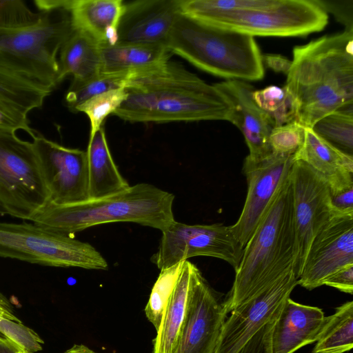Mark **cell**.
I'll return each mask as SVG.
<instances>
[{
  "mask_svg": "<svg viewBox=\"0 0 353 353\" xmlns=\"http://www.w3.org/2000/svg\"><path fill=\"white\" fill-rule=\"evenodd\" d=\"M125 88L128 97L113 114L129 122L230 120L226 97L176 62L132 71Z\"/></svg>",
  "mask_w": 353,
  "mask_h": 353,
  "instance_id": "6da1fadb",
  "label": "cell"
},
{
  "mask_svg": "<svg viewBox=\"0 0 353 353\" xmlns=\"http://www.w3.org/2000/svg\"><path fill=\"white\" fill-rule=\"evenodd\" d=\"M284 87L293 98L296 121L304 128L353 105V32L295 46Z\"/></svg>",
  "mask_w": 353,
  "mask_h": 353,
  "instance_id": "7a4b0ae2",
  "label": "cell"
},
{
  "mask_svg": "<svg viewBox=\"0 0 353 353\" xmlns=\"http://www.w3.org/2000/svg\"><path fill=\"white\" fill-rule=\"evenodd\" d=\"M290 172L243 248L232 288L223 301L228 314L294 271L296 237Z\"/></svg>",
  "mask_w": 353,
  "mask_h": 353,
  "instance_id": "3957f363",
  "label": "cell"
},
{
  "mask_svg": "<svg viewBox=\"0 0 353 353\" xmlns=\"http://www.w3.org/2000/svg\"><path fill=\"white\" fill-rule=\"evenodd\" d=\"M179 5L184 15L252 37L305 36L328 21L314 0H179Z\"/></svg>",
  "mask_w": 353,
  "mask_h": 353,
  "instance_id": "277c9868",
  "label": "cell"
},
{
  "mask_svg": "<svg viewBox=\"0 0 353 353\" xmlns=\"http://www.w3.org/2000/svg\"><path fill=\"white\" fill-rule=\"evenodd\" d=\"M174 199L172 193L142 183L100 199L65 205L48 202L30 221L46 230L68 236L114 222H132L162 232L175 221Z\"/></svg>",
  "mask_w": 353,
  "mask_h": 353,
  "instance_id": "5b68a950",
  "label": "cell"
},
{
  "mask_svg": "<svg viewBox=\"0 0 353 353\" xmlns=\"http://www.w3.org/2000/svg\"><path fill=\"white\" fill-rule=\"evenodd\" d=\"M172 54L227 80L258 81L264 66L250 35L212 26L180 14L166 42Z\"/></svg>",
  "mask_w": 353,
  "mask_h": 353,
  "instance_id": "8992f818",
  "label": "cell"
},
{
  "mask_svg": "<svg viewBox=\"0 0 353 353\" xmlns=\"http://www.w3.org/2000/svg\"><path fill=\"white\" fill-rule=\"evenodd\" d=\"M41 12L34 24L0 28V69L52 91L59 83L57 54L73 29L68 10Z\"/></svg>",
  "mask_w": 353,
  "mask_h": 353,
  "instance_id": "52a82bcc",
  "label": "cell"
},
{
  "mask_svg": "<svg viewBox=\"0 0 353 353\" xmlns=\"http://www.w3.org/2000/svg\"><path fill=\"white\" fill-rule=\"evenodd\" d=\"M0 256L53 267L108 268L90 243L26 223L0 222Z\"/></svg>",
  "mask_w": 353,
  "mask_h": 353,
  "instance_id": "ba28073f",
  "label": "cell"
},
{
  "mask_svg": "<svg viewBox=\"0 0 353 353\" xmlns=\"http://www.w3.org/2000/svg\"><path fill=\"white\" fill-rule=\"evenodd\" d=\"M0 128V206L6 214L30 221L48 202L32 142Z\"/></svg>",
  "mask_w": 353,
  "mask_h": 353,
  "instance_id": "9c48e42d",
  "label": "cell"
},
{
  "mask_svg": "<svg viewBox=\"0 0 353 353\" xmlns=\"http://www.w3.org/2000/svg\"><path fill=\"white\" fill-rule=\"evenodd\" d=\"M157 252L151 261L161 270L194 256H211L228 263L234 270L243 248L222 223L188 225L174 221L162 232Z\"/></svg>",
  "mask_w": 353,
  "mask_h": 353,
  "instance_id": "30bf717a",
  "label": "cell"
},
{
  "mask_svg": "<svg viewBox=\"0 0 353 353\" xmlns=\"http://www.w3.org/2000/svg\"><path fill=\"white\" fill-rule=\"evenodd\" d=\"M290 177L296 237L294 272L299 279L313 239L333 218L343 216L332 205L325 179L307 164L294 161Z\"/></svg>",
  "mask_w": 353,
  "mask_h": 353,
  "instance_id": "8fae6325",
  "label": "cell"
},
{
  "mask_svg": "<svg viewBox=\"0 0 353 353\" xmlns=\"http://www.w3.org/2000/svg\"><path fill=\"white\" fill-rule=\"evenodd\" d=\"M32 139L48 202L65 205L90 200L86 151L66 148L39 133Z\"/></svg>",
  "mask_w": 353,
  "mask_h": 353,
  "instance_id": "7c38bea8",
  "label": "cell"
},
{
  "mask_svg": "<svg viewBox=\"0 0 353 353\" xmlns=\"http://www.w3.org/2000/svg\"><path fill=\"white\" fill-rule=\"evenodd\" d=\"M227 314L223 301L192 263L186 316L174 353H213Z\"/></svg>",
  "mask_w": 353,
  "mask_h": 353,
  "instance_id": "4fadbf2b",
  "label": "cell"
},
{
  "mask_svg": "<svg viewBox=\"0 0 353 353\" xmlns=\"http://www.w3.org/2000/svg\"><path fill=\"white\" fill-rule=\"evenodd\" d=\"M297 285L298 278L291 270L263 292L234 309L225 321L213 353H238L261 327L278 317Z\"/></svg>",
  "mask_w": 353,
  "mask_h": 353,
  "instance_id": "5bb4252c",
  "label": "cell"
},
{
  "mask_svg": "<svg viewBox=\"0 0 353 353\" xmlns=\"http://www.w3.org/2000/svg\"><path fill=\"white\" fill-rule=\"evenodd\" d=\"M294 156L271 153L259 159L248 156L245 158L242 171L248 183L246 198L238 220L230 225L232 233L243 248L279 186L290 172L294 162Z\"/></svg>",
  "mask_w": 353,
  "mask_h": 353,
  "instance_id": "9a60e30c",
  "label": "cell"
},
{
  "mask_svg": "<svg viewBox=\"0 0 353 353\" xmlns=\"http://www.w3.org/2000/svg\"><path fill=\"white\" fill-rule=\"evenodd\" d=\"M353 263V216H336L313 239L299 285L312 290L341 268Z\"/></svg>",
  "mask_w": 353,
  "mask_h": 353,
  "instance_id": "2e32d148",
  "label": "cell"
},
{
  "mask_svg": "<svg viewBox=\"0 0 353 353\" xmlns=\"http://www.w3.org/2000/svg\"><path fill=\"white\" fill-rule=\"evenodd\" d=\"M214 85L230 103L232 110L229 121L243 134L249 149L248 156L259 159L272 153L269 136L274 124L254 101V88L241 80H226Z\"/></svg>",
  "mask_w": 353,
  "mask_h": 353,
  "instance_id": "e0dca14e",
  "label": "cell"
},
{
  "mask_svg": "<svg viewBox=\"0 0 353 353\" xmlns=\"http://www.w3.org/2000/svg\"><path fill=\"white\" fill-rule=\"evenodd\" d=\"M180 14L179 0H141L125 3L117 43L166 46Z\"/></svg>",
  "mask_w": 353,
  "mask_h": 353,
  "instance_id": "ac0fdd59",
  "label": "cell"
},
{
  "mask_svg": "<svg viewBox=\"0 0 353 353\" xmlns=\"http://www.w3.org/2000/svg\"><path fill=\"white\" fill-rule=\"evenodd\" d=\"M325 321L321 308L295 302L289 297L274 325L272 353H294L316 342Z\"/></svg>",
  "mask_w": 353,
  "mask_h": 353,
  "instance_id": "d6986e66",
  "label": "cell"
},
{
  "mask_svg": "<svg viewBox=\"0 0 353 353\" xmlns=\"http://www.w3.org/2000/svg\"><path fill=\"white\" fill-rule=\"evenodd\" d=\"M321 174L326 181L330 192L353 185V157L338 149L312 128H305L302 146L294 156Z\"/></svg>",
  "mask_w": 353,
  "mask_h": 353,
  "instance_id": "ffe728a7",
  "label": "cell"
},
{
  "mask_svg": "<svg viewBox=\"0 0 353 353\" xmlns=\"http://www.w3.org/2000/svg\"><path fill=\"white\" fill-rule=\"evenodd\" d=\"M124 6L122 0H71L68 11L72 29L87 34L100 46L114 45Z\"/></svg>",
  "mask_w": 353,
  "mask_h": 353,
  "instance_id": "44dd1931",
  "label": "cell"
},
{
  "mask_svg": "<svg viewBox=\"0 0 353 353\" xmlns=\"http://www.w3.org/2000/svg\"><path fill=\"white\" fill-rule=\"evenodd\" d=\"M86 152L90 200L119 194L130 186L113 160L103 126L89 139Z\"/></svg>",
  "mask_w": 353,
  "mask_h": 353,
  "instance_id": "7402d4cb",
  "label": "cell"
},
{
  "mask_svg": "<svg viewBox=\"0 0 353 353\" xmlns=\"http://www.w3.org/2000/svg\"><path fill=\"white\" fill-rule=\"evenodd\" d=\"M100 72H122L147 69L164 63L172 53L164 44L116 43L100 46Z\"/></svg>",
  "mask_w": 353,
  "mask_h": 353,
  "instance_id": "603a6c76",
  "label": "cell"
},
{
  "mask_svg": "<svg viewBox=\"0 0 353 353\" xmlns=\"http://www.w3.org/2000/svg\"><path fill=\"white\" fill-rule=\"evenodd\" d=\"M192 263L184 261L181 272L167 303L157 335L153 353H174L186 316Z\"/></svg>",
  "mask_w": 353,
  "mask_h": 353,
  "instance_id": "cb8c5ba5",
  "label": "cell"
},
{
  "mask_svg": "<svg viewBox=\"0 0 353 353\" xmlns=\"http://www.w3.org/2000/svg\"><path fill=\"white\" fill-rule=\"evenodd\" d=\"M59 82L68 76L85 80L100 72V45L87 34L74 30L59 51Z\"/></svg>",
  "mask_w": 353,
  "mask_h": 353,
  "instance_id": "d4e9b609",
  "label": "cell"
},
{
  "mask_svg": "<svg viewBox=\"0 0 353 353\" xmlns=\"http://www.w3.org/2000/svg\"><path fill=\"white\" fill-rule=\"evenodd\" d=\"M51 90L0 69V104L26 116L40 108Z\"/></svg>",
  "mask_w": 353,
  "mask_h": 353,
  "instance_id": "484cf974",
  "label": "cell"
},
{
  "mask_svg": "<svg viewBox=\"0 0 353 353\" xmlns=\"http://www.w3.org/2000/svg\"><path fill=\"white\" fill-rule=\"evenodd\" d=\"M353 347V302H345L326 316L312 353H344Z\"/></svg>",
  "mask_w": 353,
  "mask_h": 353,
  "instance_id": "4316f807",
  "label": "cell"
},
{
  "mask_svg": "<svg viewBox=\"0 0 353 353\" xmlns=\"http://www.w3.org/2000/svg\"><path fill=\"white\" fill-rule=\"evenodd\" d=\"M312 130L338 149L352 155L353 105L327 114L313 125Z\"/></svg>",
  "mask_w": 353,
  "mask_h": 353,
  "instance_id": "83f0119b",
  "label": "cell"
},
{
  "mask_svg": "<svg viewBox=\"0 0 353 353\" xmlns=\"http://www.w3.org/2000/svg\"><path fill=\"white\" fill-rule=\"evenodd\" d=\"M131 72H99L85 80L72 79L66 92L65 101L71 112L91 97L103 92L125 88Z\"/></svg>",
  "mask_w": 353,
  "mask_h": 353,
  "instance_id": "f1b7e54d",
  "label": "cell"
},
{
  "mask_svg": "<svg viewBox=\"0 0 353 353\" xmlns=\"http://www.w3.org/2000/svg\"><path fill=\"white\" fill-rule=\"evenodd\" d=\"M253 98L259 107L271 118L274 127L296 121L293 98L284 86L270 85L254 90Z\"/></svg>",
  "mask_w": 353,
  "mask_h": 353,
  "instance_id": "f546056e",
  "label": "cell"
},
{
  "mask_svg": "<svg viewBox=\"0 0 353 353\" xmlns=\"http://www.w3.org/2000/svg\"><path fill=\"white\" fill-rule=\"evenodd\" d=\"M183 261L170 268L161 270L145 307V314L148 320L158 329L167 303L181 272Z\"/></svg>",
  "mask_w": 353,
  "mask_h": 353,
  "instance_id": "4dcf8cb0",
  "label": "cell"
},
{
  "mask_svg": "<svg viewBox=\"0 0 353 353\" xmlns=\"http://www.w3.org/2000/svg\"><path fill=\"white\" fill-rule=\"evenodd\" d=\"M128 97L125 88L111 90L97 94L82 103L75 110V112L85 113L90 123L89 139L103 126L105 119L113 114Z\"/></svg>",
  "mask_w": 353,
  "mask_h": 353,
  "instance_id": "1f68e13d",
  "label": "cell"
},
{
  "mask_svg": "<svg viewBox=\"0 0 353 353\" xmlns=\"http://www.w3.org/2000/svg\"><path fill=\"white\" fill-rule=\"evenodd\" d=\"M305 137V128L294 121L274 127L269 136L272 152L281 156H294L301 148Z\"/></svg>",
  "mask_w": 353,
  "mask_h": 353,
  "instance_id": "d6a6232c",
  "label": "cell"
},
{
  "mask_svg": "<svg viewBox=\"0 0 353 353\" xmlns=\"http://www.w3.org/2000/svg\"><path fill=\"white\" fill-rule=\"evenodd\" d=\"M42 12H32L20 0H0V28H16L37 22Z\"/></svg>",
  "mask_w": 353,
  "mask_h": 353,
  "instance_id": "836d02e7",
  "label": "cell"
},
{
  "mask_svg": "<svg viewBox=\"0 0 353 353\" xmlns=\"http://www.w3.org/2000/svg\"><path fill=\"white\" fill-rule=\"evenodd\" d=\"M0 332L8 339L28 353L42 350L43 341L32 329L22 324L0 316Z\"/></svg>",
  "mask_w": 353,
  "mask_h": 353,
  "instance_id": "e575fe53",
  "label": "cell"
},
{
  "mask_svg": "<svg viewBox=\"0 0 353 353\" xmlns=\"http://www.w3.org/2000/svg\"><path fill=\"white\" fill-rule=\"evenodd\" d=\"M327 14L342 23L344 30L353 32V0H314Z\"/></svg>",
  "mask_w": 353,
  "mask_h": 353,
  "instance_id": "d590c367",
  "label": "cell"
},
{
  "mask_svg": "<svg viewBox=\"0 0 353 353\" xmlns=\"http://www.w3.org/2000/svg\"><path fill=\"white\" fill-rule=\"evenodd\" d=\"M276 319L261 327L238 353H272L271 337Z\"/></svg>",
  "mask_w": 353,
  "mask_h": 353,
  "instance_id": "8d00e7d4",
  "label": "cell"
},
{
  "mask_svg": "<svg viewBox=\"0 0 353 353\" xmlns=\"http://www.w3.org/2000/svg\"><path fill=\"white\" fill-rule=\"evenodd\" d=\"M323 285L334 288L341 292L352 294L353 263L346 265L332 274L325 279Z\"/></svg>",
  "mask_w": 353,
  "mask_h": 353,
  "instance_id": "74e56055",
  "label": "cell"
},
{
  "mask_svg": "<svg viewBox=\"0 0 353 353\" xmlns=\"http://www.w3.org/2000/svg\"><path fill=\"white\" fill-rule=\"evenodd\" d=\"M332 205L338 214L353 216V185L330 192Z\"/></svg>",
  "mask_w": 353,
  "mask_h": 353,
  "instance_id": "f35d334b",
  "label": "cell"
},
{
  "mask_svg": "<svg viewBox=\"0 0 353 353\" xmlns=\"http://www.w3.org/2000/svg\"><path fill=\"white\" fill-rule=\"evenodd\" d=\"M261 59L263 66H266L276 72H282L288 74L292 61L286 57L276 54H265L261 55Z\"/></svg>",
  "mask_w": 353,
  "mask_h": 353,
  "instance_id": "ab89813d",
  "label": "cell"
},
{
  "mask_svg": "<svg viewBox=\"0 0 353 353\" xmlns=\"http://www.w3.org/2000/svg\"><path fill=\"white\" fill-rule=\"evenodd\" d=\"M39 12H50L65 9L69 10L71 0H35L34 1Z\"/></svg>",
  "mask_w": 353,
  "mask_h": 353,
  "instance_id": "60d3db41",
  "label": "cell"
},
{
  "mask_svg": "<svg viewBox=\"0 0 353 353\" xmlns=\"http://www.w3.org/2000/svg\"><path fill=\"white\" fill-rule=\"evenodd\" d=\"M0 316L21 322L13 313L12 307L7 298L0 292Z\"/></svg>",
  "mask_w": 353,
  "mask_h": 353,
  "instance_id": "b9f144b4",
  "label": "cell"
},
{
  "mask_svg": "<svg viewBox=\"0 0 353 353\" xmlns=\"http://www.w3.org/2000/svg\"><path fill=\"white\" fill-rule=\"evenodd\" d=\"M21 350L7 338L0 336V353H19Z\"/></svg>",
  "mask_w": 353,
  "mask_h": 353,
  "instance_id": "7bdbcfd3",
  "label": "cell"
},
{
  "mask_svg": "<svg viewBox=\"0 0 353 353\" xmlns=\"http://www.w3.org/2000/svg\"><path fill=\"white\" fill-rule=\"evenodd\" d=\"M64 353H97L88 346L80 344L74 345L70 349L67 350Z\"/></svg>",
  "mask_w": 353,
  "mask_h": 353,
  "instance_id": "ee69618b",
  "label": "cell"
},
{
  "mask_svg": "<svg viewBox=\"0 0 353 353\" xmlns=\"http://www.w3.org/2000/svg\"><path fill=\"white\" fill-rule=\"evenodd\" d=\"M0 214H6L5 210L0 206Z\"/></svg>",
  "mask_w": 353,
  "mask_h": 353,
  "instance_id": "f6af8a7d",
  "label": "cell"
},
{
  "mask_svg": "<svg viewBox=\"0 0 353 353\" xmlns=\"http://www.w3.org/2000/svg\"><path fill=\"white\" fill-rule=\"evenodd\" d=\"M19 353H28V352H26V351H24V350H21L20 351V352H19Z\"/></svg>",
  "mask_w": 353,
  "mask_h": 353,
  "instance_id": "bcb514c9",
  "label": "cell"
}]
</instances>
